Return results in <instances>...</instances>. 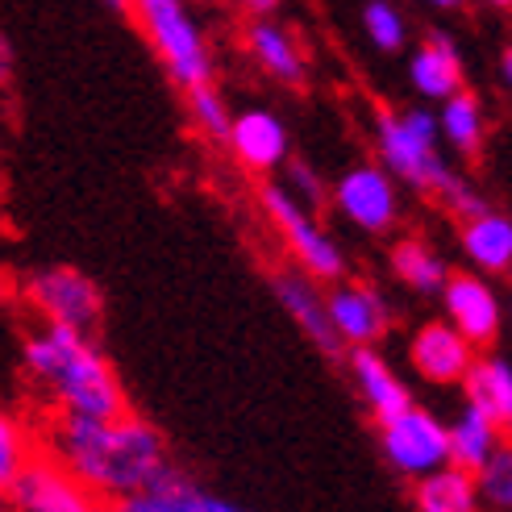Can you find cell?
<instances>
[{
    "label": "cell",
    "mask_w": 512,
    "mask_h": 512,
    "mask_svg": "<svg viewBox=\"0 0 512 512\" xmlns=\"http://www.w3.org/2000/svg\"><path fill=\"white\" fill-rule=\"evenodd\" d=\"M42 450L105 504L146 492L175 467L159 425L130 408L121 417H50Z\"/></svg>",
    "instance_id": "1"
},
{
    "label": "cell",
    "mask_w": 512,
    "mask_h": 512,
    "mask_svg": "<svg viewBox=\"0 0 512 512\" xmlns=\"http://www.w3.org/2000/svg\"><path fill=\"white\" fill-rule=\"evenodd\" d=\"M21 375L55 417H121L130 408L109 354L67 325L38 321L21 338Z\"/></svg>",
    "instance_id": "2"
},
{
    "label": "cell",
    "mask_w": 512,
    "mask_h": 512,
    "mask_svg": "<svg viewBox=\"0 0 512 512\" xmlns=\"http://www.w3.org/2000/svg\"><path fill=\"white\" fill-rule=\"evenodd\" d=\"M375 150H379V167H388L396 184L425 192L433 200H442L458 171L442 155V130H438V113L413 105V109H379L375 113Z\"/></svg>",
    "instance_id": "3"
},
{
    "label": "cell",
    "mask_w": 512,
    "mask_h": 512,
    "mask_svg": "<svg viewBox=\"0 0 512 512\" xmlns=\"http://www.w3.org/2000/svg\"><path fill=\"white\" fill-rule=\"evenodd\" d=\"M125 17L146 34L150 50H155L163 71H167V80L179 92L217 80L209 30L200 25V17L192 13L188 0H130Z\"/></svg>",
    "instance_id": "4"
},
{
    "label": "cell",
    "mask_w": 512,
    "mask_h": 512,
    "mask_svg": "<svg viewBox=\"0 0 512 512\" xmlns=\"http://www.w3.org/2000/svg\"><path fill=\"white\" fill-rule=\"evenodd\" d=\"M259 209L279 234V242H284L292 267H300L304 275H313L317 284H338V279H346L342 242L329 234V229L317 221V213L304 209V204L279 184L275 175L259 184Z\"/></svg>",
    "instance_id": "5"
},
{
    "label": "cell",
    "mask_w": 512,
    "mask_h": 512,
    "mask_svg": "<svg viewBox=\"0 0 512 512\" xmlns=\"http://www.w3.org/2000/svg\"><path fill=\"white\" fill-rule=\"evenodd\" d=\"M21 300L42 325H67L80 334H96L105 321V292L92 275L67 263H50L25 275Z\"/></svg>",
    "instance_id": "6"
},
{
    "label": "cell",
    "mask_w": 512,
    "mask_h": 512,
    "mask_svg": "<svg viewBox=\"0 0 512 512\" xmlns=\"http://www.w3.org/2000/svg\"><path fill=\"white\" fill-rule=\"evenodd\" d=\"M379 450L388 458V467L404 479H425L433 471L450 467V433L438 413H429L421 404H408L400 417L379 425Z\"/></svg>",
    "instance_id": "7"
},
{
    "label": "cell",
    "mask_w": 512,
    "mask_h": 512,
    "mask_svg": "<svg viewBox=\"0 0 512 512\" xmlns=\"http://www.w3.org/2000/svg\"><path fill=\"white\" fill-rule=\"evenodd\" d=\"M329 204L338 209L342 221L379 238V234H392L400 221V184L388 175V167L354 163L329 184Z\"/></svg>",
    "instance_id": "8"
},
{
    "label": "cell",
    "mask_w": 512,
    "mask_h": 512,
    "mask_svg": "<svg viewBox=\"0 0 512 512\" xmlns=\"http://www.w3.org/2000/svg\"><path fill=\"white\" fill-rule=\"evenodd\" d=\"M9 500L13 512H113V504L80 488L46 450H38L30 467L9 483Z\"/></svg>",
    "instance_id": "9"
},
{
    "label": "cell",
    "mask_w": 512,
    "mask_h": 512,
    "mask_svg": "<svg viewBox=\"0 0 512 512\" xmlns=\"http://www.w3.org/2000/svg\"><path fill=\"white\" fill-rule=\"evenodd\" d=\"M325 309H329V325L346 350L358 346H379L392 329V304L375 284L363 279H338L325 292Z\"/></svg>",
    "instance_id": "10"
},
{
    "label": "cell",
    "mask_w": 512,
    "mask_h": 512,
    "mask_svg": "<svg viewBox=\"0 0 512 512\" xmlns=\"http://www.w3.org/2000/svg\"><path fill=\"white\" fill-rule=\"evenodd\" d=\"M267 288L271 296L279 300V309H284L296 329L304 338H309L325 358H342L346 346L338 342L334 325H329V309H325V288L317 284L313 275H304L300 267H275L267 275Z\"/></svg>",
    "instance_id": "11"
},
{
    "label": "cell",
    "mask_w": 512,
    "mask_h": 512,
    "mask_svg": "<svg viewBox=\"0 0 512 512\" xmlns=\"http://www.w3.org/2000/svg\"><path fill=\"white\" fill-rule=\"evenodd\" d=\"M442 309H446V321L475 350L479 346H492L500 338L504 304H500V292L479 271H450L446 288H442Z\"/></svg>",
    "instance_id": "12"
},
{
    "label": "cell",
    "mask_w": 512,
    "mask_h": 512,
    "mask_svg": "<svg viewBox=\"0 0 512 512\" xmlns=\"http://www.w3.org/2000/svg\"><path fill=\"white\" fill-rule=\"evenodd\" d=\"M225 150L250 175L271 179L292 159V134L275 109H242V113H234V125H229Z\"/></svg>",
    "instance_id": "13"
},
{
    "label": "cell",
    "mask_w": 512,
    "mask_h": 512,
    "mask_svg": "<svg viewBox=\"0 0 512 512\" xmlns=\"http://www.w3.org/2000/svg\"><path fill=\"white\" fill-rule=\"evenodd\" d=\"M408 363L433 388H454V383H463L471 375L475 346L450 321H425L408 338Z\"/></svg>",
    "instance_id": "14"
},
{
    "label": "cell",
    "mask_w": 512,
    "mask_h": 512,
    "mask_svg": "<svg viewBox=\"0 0 512 512\" xmlns=\"http://www.w3.org/2000/svg\"><path fill=\"white\" fill-rule=\"evenodd\" d=\"M242 46L246 55L254 59L267 80L284 84V88H300L309 80V59H304V46L296 42V34L288 30L284 21L275 17H250L242 30Z\"/></svg>",
    "instance_id": "15"
},
{
    "label": "cell",
    "mask_w": 512,
    "mask_h": 512,
    "mask_svg": "<svg viewBox=\"0 0 512 512\" xmlns=\"http://www.w3.org/2000/svg\"><path fill=\"white\" fill-rule=\"evenodd\" d=\"M346 367H350V379H354V392H358V400L367 404V413L375 417V425L400 417L404 408L413 404L408 383L396 375V367L375 346L346 350Z\"/></svg>",
    "instance_id": "16"
},
{
    "label": "cell",
    "mask_w": 512,
    "mask_h": 512,
    "mask_svg": "<svg viewBox=\"0 0 512 512\" xmlns=\"http://www.w3.org/2000/svg\"><path fill=\"white\" fill-rule=\"evenodd\" d=\"M113 512H254L238 500H229L221 492H209L204 483H196L192 475H184L179 467H171L159 483H150L146 492L113 504Z\"/></svg>",
    "instance_id": "17"
},
{
    "label": "cell",
    "mask_w": 512,
    "mask_h": 512,
    "mask_svg": "<svg viewBox=\"0 0 512 512\" xmlns=\"http://www.w3.org/2000/svg\"><path fill=\"white\" fill-rule=\"evenodd\" d=\"M408 80L425 100H450L454 92H463V55H458V46L442 30H433L408 59Z\"/></svg>",
    "instance_id": "18"
},
{
    "label": "cell",
    "mask_w": 512,
    "mask_h": 512,
    "mask_svg": "<svg viewBox=\"0 0 512 512\" xmlns=\"http://www.w3.org/2000/svg\"><path fill=\"white\" fill-rule=\"evenodd\" d=\"M458 246H463L467 263L479 275L512 271V217L496 213V209H483V213L467 217L463 229H458Z\"/></svg>",
    "instance_id": "19"
},
{
    "label": "cell",
    "mask_w": 512,
    "mask_h": 512,
    "mask_svg": "<svg viewBox=\"0 0 512 512\" xmlns=\"http://www.w3.org/2000/svg\"><path fill=\"white\" fill-rule=\"evenodd\" d=\"M446 433H450V463L463 467V471H471V475H475L483 463H488V454L504 442L500 425H496L488 413H483L475 400H467L463 408H458L454 421L446 425Z\"/></svg>",
    "instance_id": "20"
},
{
    "label": "cell",
    "mask_w": 512,
    "mask_h": 512,
    "mask_svg": "<svg viewBox=\"0 0 512 512\" xmlns=\"http://www.w3.org/2000/svg\"><path fill=\"white\" fill-rule=\"evenodd\" d=\"M413 508L417 512H479L483 500L475 488V475L450 463L413 483Z\"/></svg>",
    "instance_id": "21"
},
{
    "label": "cell",
    "mask_w": 512,
    "mask_h": 512,
    "mask_svg": "<svg viewBox=\"0 0 512 512\" xmlns=\"http://www.w3.org/2000/svg\"><path fill=\"white\" fill-rule=\"evenodd\" d=\"M463 388L467 400H475L500 425L504 438H512V363H504V358H475Z\"/></svg>",
    "instance_id": "22"
},
{
    "label": "cell",
    "mask_w": 512,
    "mask_h": 512,
    "mask_svg": "<svg viewBox=\"0 0 512 512\" xmlns=\"http://www.w3.org/2000/svg\"><path fill=\"white\" fill-rule=\"evenodd\" d=\"M392 275L417 296H442L446 279H450V267L425 238H400L392 246Z\"/></svg>",
    "instance_id": "23"
},
{
    "label": "cell",
    "mask_w": 512,
    "mask_h": 512,
    "mask_svg": "<svg viewBox=\"0 0 512 512\" xmlns=\"http://www.w3.org/2000/svg\"><path fill=\"white\" fill-rule=\"evenodd\" d=\"M438 130L442 142L454 146V155L475 159L483 150V138H488V117H483V100L475 92H454L450 100H442L438 109Z\"/></svg>",
    "instance_id": "24"
},
{
    "label": "cell",
    "mask_w": 512,
    "mask_h": 512,
    "mask_svg": "<svg viewBox=\"0 0 512 512\" xmlns=\"http://www.w3.org/2000/svg\"><path fill=\"white\" fill-rule=\"evenodd\" d=\"M184 109H188L192 130H196L204 142L225 146L229 125H234V109H229V100L221 96V88H217V84L188 88V92H184Z\"/></svg>",
    "instance_id": "25"
},
{
    "label": "cell",
    "mask_w": 512,
    "mask_h": 512,
    "mask_svg": "<svg viewBox=\"0 0 512 512\" xmlns=\"http://www.w3.org/2000/svg\"><path fill=\"white\" fill-rule=\"evenodd\" d=\"M38 454V442H34V429L25 425L9 404H0V488L30 467V458Z\"/></svg>",
    "instance_id": "26"
},
{
    "label": "cell",
    "mask_w": 512,
    "mask_h": 512,
    "mask_svg": "<svg viewBox=\"0 0 512 512\" xmlns=\"http://www.w3.org/2000/svg\"><path fill=\"white\" fill-rule=\"evenodd\" d=\"M475 488H479L483 508L512 512V438H504V442L488 454V463L475 471Z\"/></svg>",
    "instance_id": "27"
},
{
    "label": "cell",
    "mask_w": 512,
    "mask_h": 512,
    "mask_svg": "<svg viewBox=\"0 0 512 512\" xmlns=\"http://www.w3.org/2000/svg\"><path fill=\"white\" fill-rule=\"evenodd\" d=\"M363 34L371 38L375 50L396 55V50L408 42V21H404V13L392 5V0H367L363 5Z\"/></svg>",
    "instance_id": "28"
},
{
    "label": "cell",
    "mask_w": 512,
    "mask_h": 512,
    "mask_svg": "<svg viewBox=\"0 0 512 512\" xmlns=\"http://www.w3.org/2000/svg\"><path fill=\"white\" fill-rule=\"evenodd\" d=\"M279 184L313 213L321 209V204H329V184L321 179V171L313 163H304V159H288L284 167H279Z\"/></svg>",
    "instance_id": "29"
},
{
    "label": "cell",
    "mask_w": 512,
    "mask_h": 512,
    "mask_svg": "<svg viewBox=\"0 0 512 512\" xmlns=\"http://www.w3.org/2000/svg\"><path fill=\"white\" fill-rule=\"evenodd\" d=\"M13 71H17V50H13L9 34L0 30V92H9V84H13Z\"/></svg>",
    "instance_id": "30"
},
{
    "label": "cell",
    "mask_w": 512,
    "mask_h": 512,
    "mask_svg": "<svg viewBox=\"0 0 512 512\" xmlns=\"http://www.w3.org/2000/svg\"><path fill=\"white\" fill-rule=\"evenodd\" d=\"M238 5H242L250 17H275V9L284 5V0H238Z\"/></svg>",
    "instance_id": "31"
},
{
    "label": "cell",
    "mask_w": 512,
    "mask_h": 512,
    "mask_svg": "<svg viewBox=\"0 0 512 512\" xmlns=\"http://www.w3.org/2000/svg\"><path fill=\"white\" fill-rule=\"evenodd\" d=\"M500 80H504V88H512V42L504 46V55H500Z\"/></svg>",
    "instance_id": "32"
},
{
    "label": "cell",
    "mask_w": 512,
    "mask_h": 512,
    "mask_svg": "<svg viewBox=\"0 0 512 512\" xmlns=\"http://www.w3.org/2000/svg\"><path fill=\"white\" fill-rule=\"evenodd\" d=\"M425 5H433V9H463L467 0H425Z\"/></svg>",
    "instance_id": "33"
},
{
    "label": "cell",
    "mask_w": 512,
    "mask_h": 512,
    "mask_svg": "<svg viewBox=\"0 0 512 512\" xmlns=\"http://www.w3.org/2000/svg\"><path fill=\"white\" fill-rule=\"evenodd\" d=\"M5 300H9V279H5V271H0V309H5Z\"/></svg>",
    "instance_id": "34"
},
{
    "label": "cell",
    "mask_w": 512,
    "mask_h": 512,
    "mask_svg": "<svg viewBox=\"0 0 512 512\" xmlns=\"http://www.w3.org/2000/svg\"><path fill=\"white\" fill-rule=\"evenodd\" d=\"M0 512H13V500H9V488H0Z\"/></svg>",
    "instance_id": "35"
},
{
    "label": "cell",
    "mask_w": 512,
    "mask_h": 512,
    "mask_svg": "<svg viewBox=\"0 0 512 512\" xmlns=\"http://www.w3.org/2000/svg\"><path fill=\"white\" fill-rule=\"evenodd\" d=\"M105 5L117 9V13H125V9H130V0H105Z\"/></svg>",
    "instance_id": "36"
},
{
    "label": "cell",
    "mask_w": 512,
    "mask_h": 512,
    "mask_svg": "<svg viewBox=\"0 0 512 512\" xmlns=\"http://www.w3.org/2000/svg\"><path fill=\"white\" fill-rule=\"evenodd\" d=\"M483 5H492V9H512V0H483Z\"/></svg>",
    "instance_id": "37"
},
{
    "label": "cell",
    "mask_w": 512,
    "mask_h": 512,
    "mask_svg": "<svg viewBox=\"0 0 512 512\" xmlns=\"http://www.w3.org/2000/svg\"><path fill=\"white\" fill-rule=\"evenodd\" d=\"M188 5H217V0H188Z\"/></svg>",
    "instance_id": "38"
}]
</instances>
